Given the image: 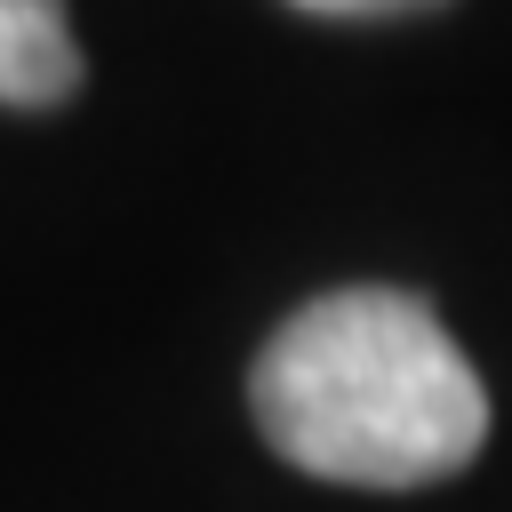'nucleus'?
<instances>
[{"instance_id": "obj_1", "label": "nucleus", "mask_w": 512, "mask_h": 512, "mask_svg": "<svg viewBox=\"0 0 512 512\" xmlns=\"http://www.w3.org/2000/svg\"><path fill=\"white\" fill-rule=\"evenodd\" d=\"M264 440L344 488H432L488 440V392L424 296L336 288L256 352Z\"/></svg>"}, {"instance_id": "obj_2", "label": "nucleus", "mask_w": 512, "mask_h": 512, "mask_svg": "<svg viewBox=\"0 0 512 512\" xmlns=\"http://www.w3.org/2000/svg\"><path fill=\"white\" fill-rule=\"evenodd\" d=\"M80 88V40L64 0H0V104L48 112Z\"/></svg>"}, {"instance_id": "obj_3", "label": "nucleus", "mask_w": 512, "mask_h": 512, "mask_svg": "<svg viewBox=\"0 0 512 512\" xmlns=\"http://www.w3.org/2000/svg\"><path fill=\"white\" fill-rule=\"evenodd\" d=\"M312 16H400V8H440V0H296Z\"/></svg>"}]
</instances>
